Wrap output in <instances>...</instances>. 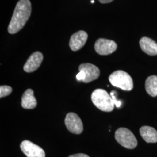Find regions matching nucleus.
I'll use <instances>...</instances> for the list:
<instances>
[{
    "instance_id": "1",
    "label": "nucleus",
    "mask_w": 157,
    "mask_h": 157,
    "mask_svg": "<svg viewBox=\"0 0 157 157\" xmlns=\"http://www.w3.org/2000/svg\"><path fill=\"white\" fill-rule=\"evenodd\" d=\"M32 12V5L29 0H19L15 6L11 20L8 25L9 33L15 34L25 26Z\"/></svg>"
},
{
    "instance_id": "2",
    "label": "nucleus",
    "mask_w": 157,
    "mask_h": 157,
    "mask_svg": "<svg viewBox=\"0 0 157 157\" xmlns=\"http://www.w3.org/2000/svg\"><path fill=\"white\" fill-rule=\"evenodd\" d=\"M91 101L97 108L104 112H111L114 108V104L110 95L104 89L94 90L91 96Z\"/></svg>"
},
{
    "instance_id": "3",
    "label": "nucleus",
    "mask_w": 157,
    "mask_h": 157,
    "mask_svg": "<svg viewBox=\"0 0 157 157\" xmlns=\"http://www.w3.org/2000/svg\"><path fill=\"white\" fill-rule=\"evenodd\" d=\"M109 82L112 86L122 90L130 91L133 88V79L129 74L123 71H117L109 76Z\"/></svg>"
},
{
    "instance_id": "4",
    "label": "nucleus",
    "mask_w": 157,
    "mask_h": 157,
    "mask_svg": "<svg viewBox=\"0 0 157 157\" xmlns=\"http://www.w3.org/2000/svg\"><path fill=\"white\" fill-rule=\"evenodd\" d=\"M115 137L121 145L128 149H133L137 145L135 135L129 129L121 128L115 132Z\"/></svg>"
},
{
    "instance_id": "5",
    "label": "nucleus",
    "mask_w": 157,
    "mask_h": 157,
    "mask_svg": "<svg viewBox=\"0 0 157 157\" xmlns=\"http://www.w3.org/2000/svg\"><path fill=\"white\" fill-rule=\"evenodd\" d=\"M65 124L67 130L73 134L79 135L83 130V125L78 115L73 112L68 113L65 119Z\"/></svg>"
},
{
    "instance_id": "6",
    "label": "nucleus",
    "mask_w": 157,
    "mask_h": 157,
    "mask_svg": "<svg viewBox=\"0 0 157 157\" xmlns=\"http://www.w3.org/2000/svg\"><path fill=\"white\" fill-rule=\"evenodd\" d=\"M117 48V43L110 40L99 39L95 41L94 49L97 53L101 56H107L115 52Z\"/></svg>"
},
{
    "instance_id": "7",
    "label": "nucleus",
    "mask_w": 157,
    "mask_h": 157,
    "mask_svg": "<svg viewBox=\"0 0 157 157\" xmlns=\"http://www.w3.org/2000/svg\"><path fill=\"white\" fill-rule=\"evenodd\" d=\"M21 149L27 157H45L44 151L39 146L29 140L23 141Z\"/></svg>"
},
{
    "instance_id": "8",
    "label": "nucleus",
    "mask_w": 157,
    "mask_h": 157,
    "mask_svg": "<svg viewBox=\"0 0 157 157\" xmlns=\"http://www.w3.org/2000/svg\"><path fill=\"white\" fill-rule=\"evenodd\" d=\"M79 71H83L86 77L83 82L84 83H90L98 78L100 75V69L93 64L85 63L81 64L78 67Z\"/></svg>"
},
{
    "instance_id": "9",
    "label": "nucleus",
    "mask_w": 157,
    "mask_h": 157,
    "mask_svg": "<svg viewBox=\"0 0 157 157\" xmlns=\"http://www.w3.org/2000/svg\"><path fill=\"white\" fill-rule=\"evenodd\" d=\"M88 38L87 33L83 31H78L73 34L69 41V47L73 51L80 50L86 44Z\"/></svg>"
},
{
    "instance_id": "10",
    "label": "nucleus",
    "mask_w": 157,
    "mask_h": 157,
    "mask_svg": "<svg viewBox=\"0 0 157 157\" xmlns=\"http://www.w3.org/2000/svg\"><path fill=\"white\" fill-rule=\"evenodd\" d=\"M43 60V56L41 52L36 51L33 53L28 59L23 67L26 72L30 73L36 71L41 64Z\"/></svg>"
},
{
    "instance_id": "11",
    "label": "nucleus",
    "mask_w": 157,
    "mask_h": 157,
    "mask_svg": "<svg viewBox=\"0 0 157 157\" xmlns=\"http://www.w3.org/2000/svg\"><path fill=\"white\" fill-rule=\"evenodd\" d=\"M140 45L141 50L150 56H157V43L154 40L144 37L140 40Z\"/></svg>"
},
{
    "instance_id": "12",
    "label": "nucleus",
    "mask_w": 157,
    "mask_h": 157,
    "mask_svg": "<svg viewBox=\"0 0 157 157\" xmlns=\"http://www.w3.org/2000/svg\"><path fill=\"white\" fill-rule=\"evenodd\" d=\"M37 100L34 96L33 90L30 89L26 90L22 97V107L25 109H34L37 106Z\"/></svg>"
},
{
    "instance_id": "13",
    "label": "nucleus",
    "mask_w": 157,
    "mask_h": 157,
    "mask_svg": "<svg viewBox=\"0 0 157 157\" xmlns=\"http://www.w3.org/2000/svg\"><path fill=\"white\" fill-rule=\"evenodd\" d=\"M140 133L147 143H157V131L154 128L148 126H142L140 129Z\"/></svg>"
},
{
    "instance_id": "14",
    "label": "nucleus",
    "mask_w": 157,
    "mask_h": 157,
    "mask_svg": "<svg viewBox=\"0 0 157 157\" xmlns=\"http://www.w3.org/2000/svg\"><path fill=\"white\" fill-rule=\"evenodd\" d=\"M146 91L152 97H154L157 96V76L152 75L146 79Z\"/></svg>"
},
{
    "instance_id": "15",
    "label": "nucleus",
    "mask_w": 157,
    "mask_h": 157,
    "mask_svg": "<svg viewBox=\"0 0 157 157\" xmlns=\"http://www.w3.org/2000/svg\"><path fill=\"white\" fill-rule=\"evenodd\" d=\"M12 91L11 87L8 86H1L0 87V97L2 98L10 95Z\"/></svg>"
},
{
    "instance_id": "16",
    "label": "nucleus",
    "mask_w": 157,
    "mask_h": 157,
    "mask_svg": "<svg viewBox=\"0 0 157 157\" xmlns=\"http://www.w3.org/2000/svg\"><path fill=\"white\" fill-rule=\"evenodd\" d=\"M116 94H117V92L115 91H112L110 93V96L112 98V101H113L114 105L117 108H120L121 107V105H122V101L118 100L117 99V97L115 96Z\"/></svg>"
},
{
    "instance_id": "17",
    "label": "nucleus",
    "mask_w": 157,
    "mask_h": 157,
    "mask_svg": "<svg viewBox=\"0 0 157 157\" xmlns=\"http://www.w3.org/2000/svg\"><path fill=\"white\" fill-rule=\"evenodd\" d=\"M86 77V75L83 71H79L77 75H76V78L78 80H83Z\"/></svg>"
},
{
    "instance_id": "18",
    "label": "nucleus",
    "mask_w": 157,
    "mask_h": 157,
    "mask_svg": "<svg viewBox=\"0 0 157 157\" xmlns=\"http://www.w3.org/2000/svg\"><path fill=\"white\" fill-rule=\"evenodd\" d=\"M69 157H89L87 155L84 154H73L72 155H70Z\"/></svg>"
},
{
    "instance_id": "19",
    "label": "nucleus",
    "mask_w": 157,
    "mask_h": 157,
    "mask_svg": "<svg viewBox=\"0 0 157 157\" xmlns=\"http://www.w3.org/2000/svg\"><path fill=\"white\" fill-rule=\"evenodd\" d=\"M100 2H101L102 4H107V3H109L111 2L113 0H98Z\"/></svg>"
},
{
    "instance_id": "20",
    "label": "nucleus",
    "mask_w": 157,
    "mask_h": 157,
    "mask_svg": "<svg viewBox=\"0 0 157 157\" xmlns=\"http://www.w3.org/2000/svg\"><path fill=\"white\" fill-rule=\"evenodd\" d=\"M91 2L92 4L94 3V0H91Z\"/></svg>"
}]
</instances>
